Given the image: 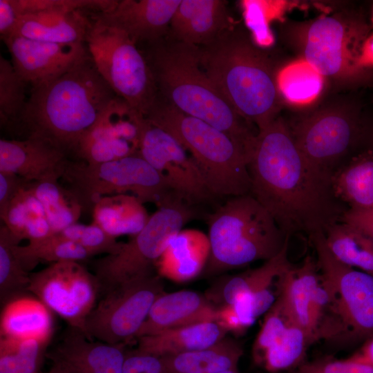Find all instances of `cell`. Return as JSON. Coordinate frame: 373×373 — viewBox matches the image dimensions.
Returning <instances> with one entry per match:
<instances>
[{
    "label": "cell",
    "instance_id": "1",
    "mask_svg": "<svg viewBox=\"0 0 373 373\" xmlns=\"http://www.w3.org/2000/svg\"><path fill=\"white\" fill-rule=\"evenodd\" d=\"M247 166L250 194L287 236L324 233L348 209L334 195L333 175L308 162L281 117L258 131Z\"/></svg>",
    "mask_w": 373,
    "mask_h": 373
},
{
    "label": "cell",
    "instance_id": "2",
    "mask_svg": "<svg viewBox=\"0 0 373 373\" xmlns=\"http://www.w3.org/2000/svg\"><path fill=\"white\" fill-rule=\"evenodd\" d=\"M117 97L89 52L68 70L32 87L17 125L68 155Z\"/></svg>",
    "mask_w": 373,
    "mask_h": 373
},
{
    "label": "cell",
    "instance_id": "3",
    "mask_svg": "<svg viewBox=\"0 0 373 373\" xmlns=\"http://www.w3.org/2000/svg\"><path fill=\"white\" fill-rule=\"evenodd\" d=\"M198 48L202 68L239 115L258 131L278 117L281 69L243 28L231 25Z\"/></svg>",
    "mask_w": 373,
    "mask_h": 373
},
{
    "label": "cell",
    "instance_id": "4",
    "mask_svg": "<svg viewBox=\"0 0 373 373\" xmlns=\"http://www.w3.org/2000/svg\"><path fill=\"white\" fill-rule=\"evenodd\" d=\"M145 57L158 95L184 114L229 134L248 152L258 132L234 110L202 67L199 48L163 38L148 44Z\"/></svg>",
    "mask_w": 373,
    "mask_h": 373
},
{
    "label": "cell",
    "instance_id": "5",
    "mask_svg": "<svg viewBox=\"0 0 373 373\" xmlns=\"http://www.w3.org/2000/svg\"><path fill=\"white\" fill-rule=\"evenodd\" d=\"M145 118L182 144L217 198L250 194L248 151L240 142L213 126L183 113L159 95Z\"/></svg>",
    "mask_w": 373,
    "mask_h": 373
},
{
    "label": "cell",
    "instance_id": "6",
    "mask_svg": "<svg viewBox=\"0 0 373 373\" xmlns=\"http://www.w3.org/2000/svg\"><path fill=\"white\" fill-rule=\"evenodd\" d=\"M207 220L211 254L206 270L209 274L267 261L289 239L251 194L228 198Z\"/></svg>",
    "mask_w": 373,
    "mask_h": 373
},
{
    "label": "cell",
    "instance_id": "7",
    "mask_svg": "<svg viewBox=\"0 0 373 373\" xmlns=\"http://www.w3.org/2000/svg\"><path fill=\"white\" fill-rule=\"evenodd\" d=\"M293 26L291 42L302 60L323 78L351 87L373 83V68L360 62L362 46L369 35V28L361 19L337 13Z\"/></svg>",
    "mask_w": 373,
    "mask_h": 373
},
{
    "label": "cell",
    "instance_id": "8",
    "mask_svg": "<svg viewBox=\"0 0 373 373\" xmlns=\"http://www.w3.org/2000/svg\"><path fill=\"white\" fill-rule=\"evenodd\" d=\"M198 215L197 207L178 198L172 200L157 207L144 228L122 242L117 252L93 260V273L99 285L100 296L153 275V268L170 240Z\"/></svg>",
    "mask_w": 373,
    "mask_h": 373
},
{
    "label": "cell",
    "instance_id": "9",
    "mask_svg": "<svg viewBox=\"0 0 373 373\" xmlns=\"http://www.w3.org/2000/svg\"><path fill=\"white\" fill-rule=\"evenodd\" d=\"M61 179L84 212L91 213L95 202L106 195L131 194L157 207L178 198L140 154L95 164L68 160Z\"/></svg>",
    "mask_w": 373,
    "mask_h": 373
},
{
    "label": "cell",
    "instance_id": "10",
    "mask_svg": "<svg viewBox=\"0 0 373 373\" xmlns=\"http://www.w3.org/2000/svg\"><path fill=\"white\" fill-rule=\"evenodd\" d=\"M91 18L85 42L98 72L117 97L145 117L158 97L145 56L124 32Z\"/></svg>",
    "mask_w": 373,
    "mask_h": 373
},
{
    "label": "cell",
    "instance_id": "11",
    "mask_svg": "<svg viewBox=\"0 0 373 373\" xmlns=\"http://www.w3.org/2000/svg\"><path fill=\"white\" fill-rule=\"evenodd\" d=\"M309 238L316 252L321 281L330 295L338 337L365 341L373 336V276L337 260L327 249L323 233Z\"/></svg>",
    "mask_w": 373,
    "mask_h": 373
},
{
    "label": "cell",
    "instance_id": "12",
    "mask_svg": "<svg viewBox=\"0 0 373 373\" xmlns=\"http://www.w3.org/2000/svg\"><path fill=\"white\" fill-rule=\"evenodd\" d=\"M288 125L308 162L332 175L356 144L362 131L358 109L345 102L316 108Z\"/></svg>",
    "mask_w": 373,
    "mask_h": 373
},
{
    "label": "cell",
    "instance_id": "13",
    "mask_svg": "<svg viewBox=\"0 0 373 373\" xmlns=\"http://www.w3.org/2000/svg\"><path fill=\"white\" fill-rule=\"evenodd\" d=\"M163 293V283L155 274L111 290L100 296L82 331L90 339L125 344L136 338L152 305Z\"/></svg>",
    "mask_w": 373,
    "mask_h": 373
},
{
    "label": "cell",
    "instance_id": "14",
    "mask_svg": "<svg viewBox=\"0 0 373 373\" xmlns=\"http://www.w3.org/2000/svg\"><path fill=\"white\" fill-rule=\"evenodd\" d=\"M28 291L71 327L83 329L100 297L98 281L81 262L62 261L30 274Z\"/></svg>",
    "mask_w": 373,
    "mask_h": 373
},
{
    "label": "cell",
    "instance_id": "15",
    "mask_svg": "<svg viewBox=\"0 0 373 373\" xmlns=\"http://www.w3.org/2000/svg\"><path fill=\"white\" fill-rule=\"evenodd\" d=\"M139 154L160 174L173 193L186 204L198 208L217 199L182 144L171 134L146 119Z\"/></svg>",
    "mask_w": 373,
    "mask_h": 373
},
{
    "label": "cell",
    "instance_id": "16",
    "mask_svg": "<svg viewBox=\"0 0 373 373\" xmlns=\"http://www.w3.org/2000/svg\"><path fill=\"white\" fill-rule=\"evenodd\" d=\"M146 119L119 97H115L79 142L75 153L95 164L139 154Z\"/></svg>",
    "mask_w": 373,
    "mask_h": 373
},
{
    "label": "cell",
    "instance_id": "17",
    "mask_svg": "<svg viewBox=\"0 0 373 373\" xmlns=\"http://www.w3.org/2000/svg\"><path fill=\"white\" fill-rule=\"evenodd\" d=\"M1 39L17 73L32 87L59 76L88 53L84 44H55L15 35Z\"/></svg>",
    "mask_w": 373,
    "mask_h": 373
},
{
    "label": "cell",
    "instance_id": "18",
    "mask_svg": "<svg viewBox=\"0 0 373 373\" xmlns=\"http://www.w3.org/2000/svg\"><path fill=\"white\" fill-rule=\"evenodd\" d=\"M126 352L125 344L90 339L68 325L45 356L63 373H122Z\"/></svg>",
    "mask_w": 373,
    "mask_h": 373
},
{
    "label": "cell",
    "instance_id": "19",
    "mask_svg": "<svg viewBox=\"0 0 373 373\" xmlns=\"http://www.w3.org/2000/svg\"><path fill=\"white\" fill-rule=\"evenodd\" d=\"M182 0H122L93 16L124 32L137 45L163 38Z\"/></svg>",
    "mask_w": 373,
    "mask_h": 373
},
{
    "label": "cell",
    "instance_id": "20",
    "mask_svg": "<svg viewBox=\"0 0 373 373\" xmlns=\"http://www.w3.org/2000/svg\"><path fill=\"white\" fill-rule=\"evenodd\" d=\"M68 160L62 151L37 138L0 140V172L28 182H59Z\"/></svg>",
    "mask_w": 373,
    "mask_h": 373
},
{
    "label": "cell",
    "instance_id": "21",
    "mask_svg": "<svg viewBox=\"0 0 373 373\" xmlns=\"http://www.w3.org/2000/svg\"><path fill=\"white\" fill-rule=\"evenodd\" d=\"M217 310L208 298L196 291L164 292L154 301L136 338L200 323L216 321Z\"/></svg>",
    "mask_w": 373,
    "mask_h": 373
},
{
    "label": "cell",
    "instance_id": "22",
    "mask_svg": "<svg viewBox=\"0 0 373 373\" xmlns=\"http://www.w3.org/2000/svg\"><path fill=\"white\" fill-rule=\"evenodd\" d=\"M227 1L182 0L170 23L175 40L198 47L213 41L231 26Z\"/></svg>",
    "mask_w": 373,
    "mask_h": 373
},
{
    "label": "cell",
    "instance_id": "23",
    "mask_svg": "<svg viewBox=\"0 0 373 373\" xmlns=\"http://www.w3.org/2000/svg\"><path fill=\"white\" fill-rule=\"evenodd\" d=\"M210 254L208 235L198 229H182L170 240L155 266L159 276L177 283L186 282L206 267Z\"/></svg>",
    "mask_w": 373,
    "mask_h": 373
},
{
    "label": "cell",
    "instance_id": "24",
    "mask_svg": "<svg viewBox=\"0 0 373 373\" xmlns=\"http://www.w3.org/2000/svg\"><path fill=\"white\" fill-rule=\"evenodd\" d=\"M90 26L82 11L48 10L21 15L12 35L55 44H84Z\"/></svg>",
    "mask_w": 373,
    "mask_h": 373
},
{
    "label": "cell",
    "instance_id": "25",
    "mask_svg": "<svg viewBox=\"0 0 373 373\" xmlns=\"http://www.w3.org/2000/svg\"><path fill=\"white\" fill-rule=\"evenodd\" d=\"M317 262L308 255L301 265H292L276 280V296L279 297L294 321L314 343L310 305L314 288L320 281Z\"/></svg>",
    "mask_w": 373,
    "mask_h": 373
},
{
    "label": "cell",
    "instance_id": "26",
    "mask_svg": "<svg viewBox=\"0 0 373 373\" xmlns=\"http://www.w3.org/2000/svg\"><path fill=\"white\" fill-rule=\"evenodd\" d=\"M1 336L49 342L52 335V311L35 296L24 294L3 305Z\"/></svg>",
    "mask_w": 373,
    "mask_h": 373
},
{
    "label": "cell",
    "instance_id": "27",
    "mask_svg": "<svg viewBox=\"0 0 373 373\" xmlns=\"http://www.w3.org/2000/svg\"><path fill=\"white\" fill-rule=\"evenodd\" d=\"M289 240L282 250L261 266L230 277L224 282L222 296L224 305L233 303L238 298L251 295L260 305H271L276 299L272 290L278 278L293 265L289 261Z\"/></svg>",
    "mask_w": 373,
    "mask_h": 373
},
{
    "label": "cell",
    "instance_id": "28",
    "mask_svg": "<svg viewBox=\"0 0 373 373\" xmlns=\"http://www.w3.org/2000/svg\"><path fill=\"white\" fill-rule=\"evenodd\" d=\"M227 332L216 321L203 322L137 338L138 352L164 356L210 347Z\"/></svg>",
    "mask_w": 373,
    "mask_h": 373
},
{
    "label": "cell",
    "instance_id": "29",
    "mask_svg": "<svg viewBox=\"0 0 373 373\" xmlns=\"http://www.w3.org/2000/svg\"><path fill=\"white\" fill-rule=\"evenodd\" d=\"M335 196L348 209H373V149L354 156L332 176Z\"/></svg>",
    "mask_w": 373,
    "mask_h": 373
},
{
    "label": "cell",
    "instance_id": "30",
    "mask_svg": "<svg viewBox=\"0 0 373 373\" xmlns=\"http://www.w3.org/2000/svg\"><path fill=\"white\" fill-rule=\"evenodd\" d=\"M91 213L92 222L115 238L137 234L151 216L144 203L131 194L103 196L95 202Z\"/></svg>",
    "mask_w": 373,
    "mask_h": 373
},
{
    "label": "cell",
    "instance_id": "31",
    "mask_svg": "<svg viewBox=\"0 0 373 373\" xmlns=\"http://www.w3.org/2000/svg\"><path fill=\"white\" fill-rule=\"evenodd\" d=\"M242 354L240 343L224 337L204 349L161 357L167 373H219L238 368Z\"/></svg>",
    "mask_w": 373,
    "mask_h": 373
},
{
    "label": "cell",
    "instance_id": "32",
    "mask_svg": "<svg viewBox=\"0 0 373 373\" xmlns=\"http://www.w3.org/2000/svg\"><path fill=\"white\" fill-rule=\"evenodd\" d=\"M326 246L341 263L373 276V240L356 227L338 221L324 232Z\"/></svg>",
    "mask_w": 373,
    "mask_h": 373
},
{
    "label": "cell",
    "instance_id": "33",
    "mask_svg": "<svg viewBox=\"0 0 373 373\" xmlns=\"http://www.w3.org/2000/svg\"><path fill=\"white\" fill-rule=\"evenodd\" d=\"M30 186L41 203L54 233L77 222L83 209L66 187L59 182H31Z\"/></svg>",
    "mask_w": 373,
    "mask_h": 373
},
{
    "label": "cell",
    "instance_id": "34",
    "mask_svg": "<svg viewBox=\"0 0 373 373\" xmlns=\"http://www.w3.org/2000/svg\"><path fill=\"white\" fill-rule=\"evenodd\" d=\"M21 239L1 224L0 227V299L3 305L13 298L26 294L30 280L17 252Z\"/></svg>",
    "mask_w": 373,
    "mask_h": 373
},
{
    "label": "cell",
    "instance_id": "35",
    "mask_svg": "<svg viewBox=\"0 0 373 373\" xmlns=\"http://www.w3.org/2000/svg\"><path fill=\"white\" fill-rule=\"evenodd\" d=\"M17 252L28 271L40 262L50 264L62 261L81 262L93 256L79 245L59 233L52 234L39 240L28 242L25 246L19 245Z\"/></svg>",
    "mask_w": 373,
    "mask_h": 373
},
{
    "label": "cell",
    "instance_id": "36",
    "mask_svg": "<svg viewBox=\"0 0 373 373\" xmlns=\"http://www.w3.org/2000/svg\"><path fill=\"white\" fill-rule=\"evenodd\" d=\"M311 344L307 333L294 322L256 363L272 373L294 370L305 362Z\"/></svg>",
    "mask_w": 373,
    "mask_h": 373
},
{
    "label": "cell",
    "instance_id": "37",
    "mask_svg": "<svg viewBox=\"0 0 373 373\" xmlns=\"http://www.w3.org/2000/svg\"><path fill=\"white\" fill-rule=\"evenodd\" d=\"M323 78L303 60L283 68L278 78L283 99L292 104H303L314 100L323 87Z\"/></svg>",
    "mask_w": 373,
    "mask_h": 373
},
{
    "label": "cell",
    "instance_id": "38",
    "mask_svg": "<svg viewBox=\"0 0 373 373\" xmlns=\"http://www.w3.org/2000/svg\"><path fill=\"white\" fill-rule=\"evenodd\" d=\"M47 343L1 336L0 373H38Z\"/></svg>",
    "mask_w": 373,
    "mask_h": 373
},
{
    "label": "cell",
    "instance_id": "39",
    "mask_svg": "<svg viewBox=\"0 0 373 373\" xmlns=\"http://www.w3.org/2000/svg\"><path fill=\"white\" fill-rule=\"evenodd\" d=\"M26 83L15 69L12 63L0 56V120L1 126L17 124L26 100Z\"/></svg>",
    "mask_w": 373,
    "mask_h": 373
},
{
    "label": "cell",
    "instance_id": "40",
    "mask_svg": "<svg viewBox=\"0 0 373 373\" xmlns=\"http://www.w3.org/2000/svg\"><path fill=\"white\" fill-rule=\"evenodd\" d=\"M30 182L22 188L7 207L0 211L3 224L21 240L29 222L37 217L46 216L41 203L30 186Z\"/></svg>",
    "mask_w": 373,
    "mask_h": 373
},
{
    "label": "cell",
    "instance_id": "41",
    "mask_svg": "<svg viewBox=\"0 0 373 373\" xmlns=\"http://www.w3.org/2000/svg\"><path fill=\"white\" fill-rule=\"evenodd\" d=\"M57 233L79 245L93 256L100 254H114L122 245L116 238L93 222L90 224L76 222Z\"/></svg>",
    "mask_w": 373,
    "mask_h": 373
},
{
    "label": "cell",
    "instance_id": "42",
    "mask_svg": "<svg viewBox=\"0 0 373 373\" xmlns=\"http://www.w3.org/2000/svg\"><path fill=\"white\" fill-rule=\"evenodd\" d=\"M117 1L115 0H14L21 15L48 10L68 11L89 10L94 12H102L112 9Z\"/></svg>",
    "mask_w": 373,
    "mask_h": 373
},
{
    "label": "cell",
    "instance_id": "43",
    "mask_svg": "<svg viewBox=\"0 0 373 373\" xmlns=\"http://www.w3.org/2000/svg\"><path fill=\"white\" fill-rule=\"evenodd\" d=\"M294 373H373V365L357 354L345 359L325 356L303 362Z\"/></svg>",
    "mask_w": 373,
    "mask_h": 373
},
{
    "label": "cell",
    "instance_id": "44",
    "mask_svg": "<svg viewBox=\"0 0 373 373\" xmlns=\"http://www.w3.org/2000/svg\"><path fill=\"white\" fill-rule=\"evenodd\" d=\"M257 318L251 302L241 298L217 310L216 322L227 332L242 333L254 325Z\"/></svg>",
    "mask_w": 373,
    "mask_h": 373
},
{
    "label": "cell",
    "instance_id": "45",
    "mask_svg": "<svg viewBox=\"0 0 373 373\" xmlns=\"http://www.w3.org/2000/svg\"><path fill=\"white\" fill-rule=\"evenodd\" d=\"M122 373H167L161 356L127 351Z\"/></svg>",
    "mask_w": 373,
    "mask_h": 373
},
{
    "label": "cell",
    "instance_id": "46",
    "mask_svg": "<svg viewBox=\"0 0 373 373\" xmlns=\"http://www.w3.org/2000/svg\"><path fill=\"white\" fill-rule=\"evenodd\" d=\"M29 182L16 174L0 172V211H2Z\"/></svg>",
    "mask_w": 373,
    "mask_h": 373
},
{
    "label": "cell",
    "instance_id": "47",
    "mask_svg": "<svg viewBox=\"0 0 373 373\" xmlns=\"http://www.w3.org/2000/svg\"><path fill=\"white\" fill-rule=\"evenodd\" d=\"M14 0H0V34L1 39L12 35L21 17Z\"/></svg>",
    "mask_w": 373,
    "mask_h": 373
},
{
    "label": "cell",
    "instance_id": "48",
    "mask_svg": "<svg viewBox=\"0 0 373 373\" xmlns=\"http://www.w3.org/2000/svg\"><path fill=\"white\" fill-rule=\"evenodd\" d=\"M340 221L356 227L373 240V209L354 211L347 209Z\"/></svg>",
    "mask_w": 373,
    "mask_h": 373
},
{
    "label": "cell",
    "instance_id": "49",
    "mask_svg": "<svg viewBox=\"0 0 373 373\" xmlns=\"http://www.w3.org/2000/svg\"><path fill=\"white\" fill-rule=\"evenodd\" d=\"M360 62L365 68H373V33L369 35L363 43Z\"/></svg>",
    "mask_w": 373,
    "mask_h": 373
},
{
    "label": "cell",
    "instance_id": "50",
    "mask_svg": "<svg viewBox=\"0 0 373 373\" xmlns=\"http://www.w3.org/2000/svg\"><path fill=\"white\" fill-rule=\"evenodd\" d=\"M356 354L373 365V336L363 342L361 349Z\"/></svg>",
    "mask_w": 373,
    "mask_h": 373
},
{
    "label": "cell",
    "instance_id": "51",
    "mask_svg": "<svg viewBox=\"0 0 373 373\" xmlns=\"http://www.w3.org/2000/svg\"><path fill=\"white\" fill-rule=\"evenodd\" d=\"M38 373H63V372L60 371L59 370H58L57 368L53 366H51L50 369L48 372H39Z\"/></svg>",
    "mask_w": 373,
    "mask_h": 373
},
{
    "label": "cell",
    "instance_id": "52",
    "mask_svg": "<svg viewBox=\"0 0 373 373\" xmlns=\"http://www.w3.org/2000/svg\"><path fill=\"white\" fill-rule=\"evenodd\" d=\"M219 373H240V372H239V371H238V369L236 368V369H233V370H229L224 371V372H219Z\"/></svg>",
    "mask_w": 373,
    "mask_h": 373
},
{
    "label": "cell",
    "instance_id": "53",
    "mask_svg": "<svg viewBox=\"0 0 373 373\" xmlns=\"http://www.w3.org/2000/svg\"><path fill=\"white\" fill-rule=\"evenodd\" d=\"M370 140H371L372 144L373 145V127L372 128L371 132H370Z\"/></svg>",
    "mask_w": 373,
    "mask_h": 373
},
{
    "label": "cell",
    "instance_id": "54",
    "mask_svg": "<svg viewBox=\"0 0 373 373\" xmlns=\"http://www.w3.org/2000/svg\"><path fill=\"white\" fill-rule=\"evenodd\" d=\"M372 22H373V11H372Z\"/></svg>",
    "mask_w": 373,
    "mask_h": 373
}]
</instances>
